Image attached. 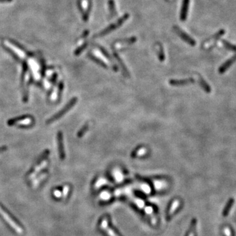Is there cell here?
<instances>
[{
  "instance_id": "30",
  "label": "cell",
  "mask_w": 236,
  "mask_h": 236,
  "mask_svg": "<svg viewBox=\"0 0 236 236\" xmlns=\"http://www.w3.org/2000/svg\"><path fill=\"white\" fill-rule=\"evenodd\" d=\"M144 210H145L146 213L148 214H149V215L152 214L153 213V211H154L153 208H152V207H150V206H149V207H147Z\"/></svg>"
},
{
  "instance_id": "9",
  "label": "cell",
  "mask_w": 236,
  "mask_h": 236,
  "mask_svg": "<svg viewBox=\"0 0 236 236\" xmlns=\"http://www.w3.org/2000/svg\"><path fill=\"white\" fill-rule=\"evenodd\" d=\"M4 44L6 45V46L8 48H9L10 49L12 50V51H13L14 53H15L20 58L24 59L26 57V54L24 53V51H22L21 49H20L17 47L14 46V45H13L12 43L9 42L8 41H5L4 42Z\"/></svg>"
},
{
  "instance_id": "15",
  "label": "cell",
  "mask_w": 236,
  "mask_h": 236,
  "mask_svg": "<svg viewBox=\"0 0 236 236\" xmlns=\"http://www.w3.org/2000/svg\"><path fill=\"white\" fill-rule=\"evenodd\" d=\"M47 173L46 172H44L42 174L39 175L38 178H34L33 180V182H32L33 188H37L38 186L40 184V183H41L43 180L47 177Z\"/></svg>"
},
{
  "instance_id": "33",
  "label": "cell",
  "mask_w": 236,
  "mask_h": 236,
  "mask_svg": "<svg viewBox=\"0 0 236 236\" xmlns=\"http://www.w3.org/2000/svg\"><path fill=\"white\" fill-rule=\"evenodd\" d=\"M194 235H195V234H194V232H191V233L188 235V236H194Z\"/></svg>"
},
{
  "instance_id": "13",
  "label": "cell",
  "mask_w": 236,
  "mask_h": 236,
  "mask_svg": "<svg viewBox=\"0 0 236 236\" xmlns=\"http://www.w3.org/2000/svg\"><path fill=\"white\" fill-rule=\"evenodd\" d=\"M194 82V79L192 78L181 79V80H177V79H171L169 81V83L173 85V86H182V85H187L190 83Z\"/></svg>"
},
{
  "instance_id": "32",
  "label": "cell",
  "mask_w": 236,
  "mask_h": 236,
  "mask_svg": "<svg viewBox=\"0 0 236 236\" xmlns=\"http://www.w3.org/2000/svg\"><path fill=\"white\" fill-rule=\"evenodd\" d=\"M7 150V146H2L0 147V153H2L5 151H6V150Z\"/></svg>"
},
{
  "instance_id": "20",
  "label": "cell",
  "mask_w": 236,
  "mask_h": 236,
  "mask_svg": "<svg viewBox=\"0 0 236 236\" xmlns=\"http://www.w3.org/2000/svg\"><path fill=\"white\" fill-rule=\"evenodd\" d=\"M137 40V38L136 37H131V38H129L127 39H125L122 40V41H120L119 42V43L130 45V44H133V43L136 42Z\"/></svg>"
},
{
  "instance_id": "34",
  "label": "cell",
  "mask_w": 236,
  "mask_h": 236,
  "mask_svg": "<svg viewBox=\"0 0 236 236\" xmlns=\"http://www.w3.org/2000/svg\"><path fill=\"white\" fill-rule=\"evenodd\" d=\"M12 0H0V2H11Z\"/></svg>"
},
{
  "instance_id": "31",
  "label": "cell",
  "mask_w": 236,
  "mask_h": 236,
  "mask_svg": "<svg viewBox=\"0 0 236 236\" xmlns=\"http://www.w3.org/2000/svg\"><path fill=\"white\" fill-rule=\"evenodd\" d=\"M135 203H136V205L138 206L139 208H142V207H144V203L142 200L138 199L136 201V202H135Z\"/></svg>"
},
{
  "instance_id": "17",
  "label": "cell",
  "mask_w": 236,
  "mask_h": 236,
  "mask_svg": "<svg viewBox=\"0 0 236 236\" xmlns=\"http://www.w3.org/2000/svg\"><path fill=\"white\" fill-rule=\"evenodd\" d=\"M179 205H180L179 200L175 199L174 202H173L171 206H170V209H169V213H168V215L169 216H171L175 212V210H177V209L179 207Z\"/></svg>"
},
{
  "instance_id": "26",
  "label": "cell",
  "mask_w": 236,
  "mask_h": 236,
  "mask_svg": "<svg viewBox=\"0 0 236 236\" xmlns=\"http://www.w3.org/2000/svg\"><path fill=\"white\" fill-rule=\"evenodd\" d=\"M222 43L226 47H227L228 49H231V50H234V51H236V47L233 46V45L229 43L226 41H224V40H222Z\"/></svg>"
},
{
  "instance_id": "29",
  "label": "cell",
  "mask_w": 236,
  "mask_h": 236,
  "mask_svg": "<svg viewBox=\"0 0 236 236\" xmlns=\"http://www.w3.org/2000/svg\"><path fill=\"white\" fill-rule=\"evenodd\" d=\"M53 195H54V196L55 198H61L62 196V192H61V191L58 190H56L54 191V192H53Z\"/></svg>"
},
{
  "instance_id": "24",
  "label": "cell",
  "mask_w": 236,
  "mask_h": 236,
  "mask_svg": "<svg viewBox=\"0 0 236 236\" xmlns=\"http://www.w3.org/2000/svg\"><path fill=\"white\" fill-rule=\"evenodd\" d=\"M87 43H84L83 44L82 46H80L79 47H78L76 51H75V54L76 55H79L81 54L82 53V51H83V50L87 47Z\"/></svg>"
},
{
  "instance_id": "14",
  "label": "cell",
  "mask_w": 236,
  "mask_h": 236,
  "mask_svg": "<svg viewBox=\"0 0 236 236\" xmlns=\"http://www.w3.org/2000/svg\"><path fill=\"white\" fill-rule=\"evenodd\" d=\"M82 7L83 9V20L86 22L88 21L89 18V13H90V9H91V5H89L87 2L86 0H83L82 2Z\"/></svg>"
},
{
  "instance_id": "21",
  "label": "cell",
  "mask_w": 236,
  "mask_h": 236,
  "mask_svg": "<svg viewBox=\"0 0 236 236\" xmlns=\"http://www.w3.org/2000/svg\"><path fill=\"white\" fill-rule=\"evenodd\" d=\"M88 128H89V126H88L87 124H85V125H83V127L80 129L78 133V137L82 138L83 135L85 134V133L87 132Z\"/></svg>"
},
{
  "instance_id": "23",
  "label": "cell",
  "mask_w": 236,
  "mask_h": 236,
  "mask_svg": "<svg viewBox=\"0 0 236 236\" xmlns=\"http://www.w3.org/2000/svg\"><path fill=\"white\" fill-rule=\"evenodd\" d=\"M59 89L58 87H55L54 89V90L53 91L51 94V98H50V99H51V100H56V99L57 98V97H58V90Z\"/></svg>"
},
{
  "instance_id": "6",
  "label": "cell",
  "mask_w": 236,
  "mask_h": 236,
  "mask_svg": "<svg viewBox=\"0 0 236 236\" xmlns=\"http://www.w3.org/2000/svg\"><path fill=\"white\" fill-rule=\"evenodd\" d=\"M174 30L175 32L178 34V36H180V38H181L183 41H184L186 43H187L188 44L192 46H194L196 44V42H195V40L191 38L188 34H187L185 32H184L182 30L180 29L179 27L174 26Z\"/></svg>"
},
{
  "instance_id": "8",
  "label": "cell",
  "mask_w": 236,
  "mask_h": 236,
  "mask_svg": "<svg viewBox=\"0 0 236 236\" xmlns=\"http://www.w3.org/2000/svg\"><path fill=\"white\" fill-rule=\"evenodd\" d=\"M190 7V0H183L182 3V7L180 10V18L182 21H185L188 16V9Z\"/></svg>"
},
{
  "instance_id": "28",
  "label": "cell",
  "mask_w": 236,
  "mask_h": 236,
  "mask_svg": "<svg viewBox=\"0 0 236 236\" xmlns=\"http://www.w3.org/2000/svg\"><path fill=\"white\" fill-rule=\"evenodd\" d=\"M200 83H201V85H202V86L203 87V88L206 91H207V92L210 91L209 87L208 86V85H207V83H206L202 79H200Z\"/></svg>"
},
{
  "instance_id": "27",
  "label": "cell",
  "mask_w": 236,
  "mask_h": 236,
  "mask_svg": "<svg viewBox=\"0 0 236 236\" xmlns=\"http://www.w3.org/2000/svg\"><path fill=\"white\" fill-rule=\"evenodd\" d=\"M69 190H70V188L68 185H66L64 186V188H63V191H62V197L64 198H66L67 195L68 194V192H69Z\"/></svg>"
},
{
  "instance_id": "7",
  "label": "cell",
  "mask_w": 236,
  "mask_h": 236,
  "mask_svg": "<svg viewBox=\"0 0 236 236\" xmlns=\"http://www.w3.org/2000/svg\"><path fill=\"white\" fill-rule=\"evenodd\" d=\"M28 64L32 70L33 76H34V79L37 80V81H38V80H39V79H40V77H41V75H40V74H39V68H39V66L38 65V64L36 61H35L34 60L30 59L28 61Z\"/></svg>"
},
{
  "instance_id": "18",
  "label": "cell",
  "mask_w": 236,
  "mask_h": 236,
  "mask_svg": "<svg viewBox=\"0 0 236 236\" xmlns=\"http://www.w3.org/2000/svg\"><path fill=\"white\" fill-rule=\"evenodd\" d=\"M90 57H91V58L93 60L94 62H95L96 63H97L98 64H99L100 66H102V67H103L104 68H108V65L106 63H104L101 59H100L99 58L97 57L96 56H94V54H90Z\"/></svg>"
},
{
  "instance_id": "1",
  "label": "cell",
  "mask_w": 236,
  "mask_h": 236,
  "mask_svg": "<svg viewBox=\"0 0 236 236\" xmlns=\"http://www.w3.org/2000/svg\"><path fill=\"white\" fill-rule=\"evenodd\" d=\"M129 18V14L128 13L125 14L122 17L119 18L116 22L112 24L109 25V26L107 28L104 29L103 30H102L99 34H98L97 36H96V37L97 38L103 37L104 36H106V35H107V34H108L110 33H111L112 32L115 30H116V29H118V28H119L120 26H121L122 25L125 21H127Z\"/></svg>"
},
{
  "instance_id": "2",
  "label": "cell",
  "mask_w": 236,
  "mask_h": 236,
  "mask_svg": "<svg viewBox=\"0 0 236 236\" xmlns=\"http://www.w3.org/2000/svg\"><path fill=\"white\" fill-rule=\"evenodd\" d=\"M49 155V151H46L43 154V156L39 159L38 163L36 164L33 167L34 169L31 170V172L28 174L29 179H33L36 177V175L38 174L39 172L46 167L48 164V159H47V157H48Z\"/></svg>"
},
{
  "instance_id": "5",
  "label": "cell",
  "mask_w": 236,
  "mask_h": 236,
  "mask_svg": "<svg viewBox=\"0 0 236 236\" xmlns=\"http://www.w3.org/2000/svg\"><path fill=\"white\" fill-rule=\"evenodd\" d=\"M0 215L2 218L6 221V222L11 226L15 232L18 234H22L23 233V229L20 226L14 222V220L10 217L9 214L1 206H0Z\"/></svg>"
},
{
  "instance_id": "4",
  "label": "cell",
  "mask_w": 236,
  "mask_h": 236,
  "mask_svg": "<svg viewBox=\"0 0 236 236\" xmlns=\"http://www.w3.org/2000/svg\"><path fill=\"white\" fill-rule=\"evenodd\" d=\"M34 122V119L32 116L25 115L16 118H13L8 121V125L10 126L17 125L19 127H28L32 125Z\"/></svg>"
},
{
  "instance_id": "12",
  "label": "cell",
  "mask_w": 236,
  "mask_h": 236,
  "mask_svg": "<svg viewBox=\"0 0 236 236\" xmlns=\"http://www.w3.org/2000/svg\"><path fill=\"white\" fill-rule=\"evenodd\" d=\"M100 228L102 230H104V232H106L109 236H118L113 230L108 227V222L106 218L102 220L101 224H100Z\"/></svg>"
},
{
  "instance_id": "22",
  "label": "cell",
  "mask_w": 236,
  "mask_h": 236,
  "mask_svg": "<svg viewBox=\"0 0 236 236\" xmlns=\"http://www.w3.org/2000/svg\"><path fill=\"white\" fill-rule=\"evenodd\" d=\"M159 46V50H158V57L160 61H164L165 60V54L163 52V49L162 46L160 44L158 45Z\"/></svg>"
},
{
  "instance_id": "10",
  "label": "cell",
  "mask_w": 236,
  "mask_h": 236,
  "mask_svg": "<svg viewBox=\"0 0 236 236\" xmlns=\"http://www.w3.org/2000/svg\"><path fill=\"white\" fill-rule=\"evenodd\" d=\"M57 139H58V152H59V156L62 160L64 159L65 158V152L64 148V143H63V137L62 132L59 131L57 134Z\"/></svg>"
},
{
  "instance_id": "3",
  "label": "cell",
  "mask_w": 236,
  "mask_h": 236,
  "mask_svg": "<svg viewBox=\"0 0 236 236\" xmlns=\"http://www.w3.org/2000/svg\"><path fill=\"white\" fill-rule=\"evenodd\" d=\"M78 101V98L77 97H74L71 100H70V102L66 104V106H65L60 112H57V114H55L53 116H52L51 118H49L47 121V124H51L54 123V122H56L57 119H60L61 117H62L63 115L66 114L69 110L71 109L73 106H74V105L76 104Z\"/></svg>"
},
{
  "instance_id": "11",
  "label": "cell",
  "mask_w": 236,
  "mask_h": 236,
  "mask_svg": "<svg viewBox=\"0 0 236 236\" xmlns=\"http://www.w3.org/2000/svg\"><path fill=\"white\" fill-rule=\"evenodd\" d=\"M29 80H30V74L28 72H26L24 74L23 77V99L24 102L27 101L28 99V86L29 85Z\"/></svg>"
},
{
  "instance_id": "16",
  "label": "cell",
  "mask_w": 236,
  "mask_h": 236,
  "mask_svg": "<svg viewBox=\"0 0 236 236\" xmlns=\"http://www.w3.org/2000/svg\"><path fill=\"white\" fill-rule=\"evenodd\" d=\"M114 57L115 58V59H116V60H117V61L119 62V64L120 66H121V68H122V70L123 71V72H124L125 74H126L127 76H129V73L128 70H127V67L125 66V65L124 64V63H123V62L122 61V60L121 59V58H120V57H119V55H118L116 53H115V52L114 53Z\"/></svg>"
},
{
  "instance_id": "19",
  "label": "cell",
  "mask_w": 236,
  "mask_h": 236,
  "mask_svg": "<svg viewBox=\"0 0 236 236\" xmlns=\"http://www.w3.org/2000/svg\"><path fill=\"white\" fill-rule=\"evenodd\" d=\"M108 7L110 14L112 17H113L116 14V9H115V6L114 0H109L108 1Z\"/></svg>"
},
{
  "instance_id": "25",
  "label": "cell",
  "mask_w": 236,
  "mask_h": 236,
  "mask_svg": "<svg viewBox=\"0 0 236 236\" xmlns=\"http://www.w3.org/2000/svg\"><path fill=\"white\" fill-rule=\"evenodd\" d=\"M98 48H99V49L100 50V51H101L102 53L104 55V56L106 57L108 59H109L110 61H111V60H112V59H111V57H110V54H109V53H108V51H106V50L105 49H104L103 47H102V46H99Z\"/></svg>"
}]
</instances>
